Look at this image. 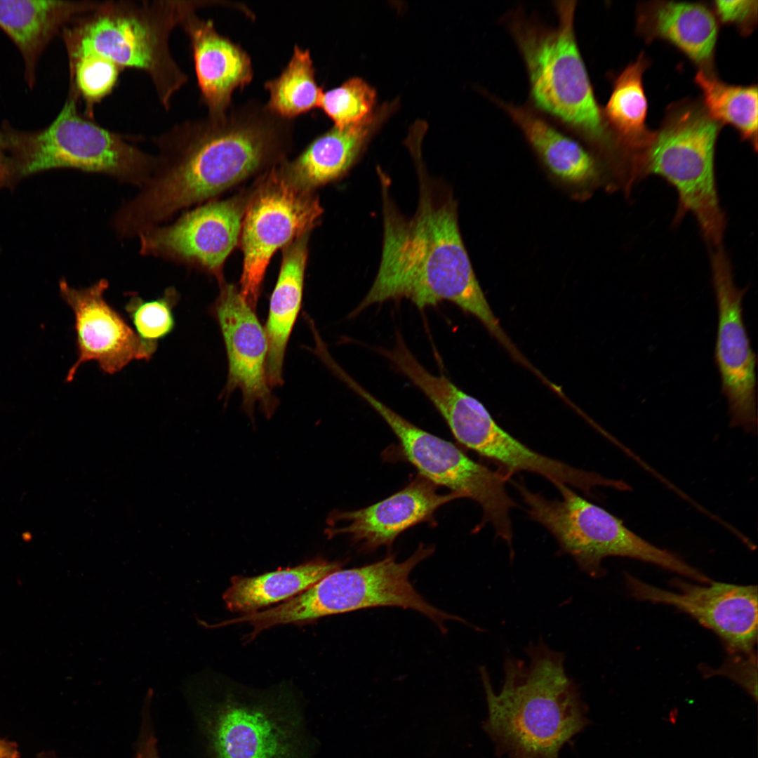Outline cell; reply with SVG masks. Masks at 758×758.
Returning a JSON list of instances; mask_svg holds the SVG:
<instances>
[{"label":"cell","mask_w":758,"mask_h":758,"mask_svg":"<svg viewBox=\"0 0 758 758\" xmlns=\"http://www.w3.org/2000/svg\"><path fill=\"white\" fill-rule=\"evenodd\" d=\"M292 121L251 100L175 125L155 137V168L139 193L119 208L121 225L139 234L281 164L292 142Z\"/></svg>","instance_id":"1"},{"label":"cell","mask_w":758,"mask_h":758,"mask_svg":"<svg viewBox=\"0 0 758 758\" xmlns=\"http://www.w3.org/2000/svg\"><path fill=\"white\" fill-rule=\"evenodd\" d=\"M419 197L407 218L390 193L388 176L378 168L381 193L383 240L380 261L366 295L350 313L355 317L374 304L406 298L419 309L450 301L477 318L507 348L512 343L486 299L465 248L457 203L444 183L427 173L420 149H413Z\"/></svg>","instance_id":"2"},{"label":"cell","mask_w":758,"mask_h":758,"mask_svg":"<svg viewBox=\"0 0 758 758\" xmlns=\"http://www.w3.org/2000/svg\"><path fill=\"white\" fill-rule=\"evenodd\" d=\"M528 663L508 658L499 693L479 668L488 705L484 724L500 754L508 758H559L561 747L589 724L564 656L542 641L526 649Z\"/></svg>","instance_id":"3"},{"label":"cell","mask_w":758,"mask_h":758,"mask_svg":"<svg viewBox=\"0 0 758 758\" xmlns=\"http://www.w3.org/2000/svg\"><path fill=\"white\" fill-rule=\"evenodd\" d=\"M558 23L547 26L521 9L505 22L527 71L535 109L613 160L619 153L596 100L574 29L576 1L555 2Z\"/></svg>","instance_id":"4"},{"label":"cell","mask_w":758,"mask_h":758,"mask_svg":"<svg viewBox=\"0 0 758 758\" xmlns=\"http://www.w3.org/2000/svg\"><path fill=\"white\" fill-rule=\"evenodd\" d=\"M200 1H98L77 17L65 32L69 59L86 53L102 55L121 69L136 68L148 74L166 110L188 77L169 48L173 29Z\"/></svg>","instance_id":"5"},{"label":"cell","mask_w":758,"mask_h":758,"mask_svg":"<svg viewBox=\"0 0 758 758\" xmlns=\"http://www.w3.org/2000/svg\"><path fill=\"white\" fill-rule=\"evenodd\" d=\"M209 679L201 720L211 758H313L315 742L292 686Z\"/></svg>","instance_id":"6"},{"label":"cell","mask_w":758,"mask_h":758,"mask_svg":"<svg viewBox=\"0 0 758 758\" xmlns=\"http://www.w3.org/2000/svg\"><path fill=\"white\" fill-rule=\"evenodd\" d=\"M529 517L547 529L560 550L593 578L605 574L603 560L622 557L648 562L700 583L710 578L673 552L641 538L606 510L583 498L570 486H554L561 499L550 500L513 481Z\"/></svg>","instance_id":"7"},{"label":"cell","mask_w":758,"mask_h":758,"mask_svg":"<svg viewBox=\"0 0 758 758\" xmlns=\"http://www.w3.org/2000/svg\"><path fill=\"white\" fill-rule=\"evenodd\" d=\"M69 96L53 122L37 133L10 138L9 161L13 181L53 168H74L109 175L142 185L153 173L156 157L78 112L77 93L72 85Z\"/></svg>","instance_id":"8"},{"label":"cell","mask_w":758,"mask_h":758,"mask_svg":"<svg viewBox=\"0 0 758 758\" xmlns=\"http://www.w3.org/2000/svg\"><path fill=\"white\" fill-rule=\"evenodd\" d=\"M719 124L703 107L683 102L672 107L654 133L642 162V176L659 175L679 197L678 215L690 212L706 240L720 246L725 230L714 178V148Z\"/></svg>","instance_id":"9"},{"label":"cell","mask_w":758,"mask_h":758,"mask_svg":"<svg viewBox=\"0 0 758 758\" xmlns=\"http://www.w3.org/2000/svg\"><path fill=\"white\" fill-rule=\"evenodd\" d=\"M345 383L365 400L389 425L397 437L405 459L419 474L437 486H443L461 498L480 505L483 517L477 532L490 524L495 533L512 547L513 530L510 511L517 506L506 489L511 477L470 458L453 443L418 427L387 406L351 376Z\"/></svg>","instance_id":"10"},{"label":"cell","mask_w":758,"mask_h":758,"mask_svg":"<svg viewBox=\"0 0 758 758\" xmlns=\"http://www.w3.org/2000/svg\"><path fill=\"white\" fill-rule=\"evenodd\" d=\"M434 552L433 545L421 543L402 562H397L394 555H388L368 565L332 571L286 601L281 606L283 616L289 624L303 625L330 615L395 606L420 612L446 633L445 620L467 622L429 604L408 580L412 570Z\"/></svg>","instance_id":"11"},{"label":"cell","mask_w":758,"mask_h":758,"mask_svg":"<svg viewBox=\"0 0 758 758\" xmlns=\"http://www.w3.org/2000/svg\"><path fill=\"white\" fill-rule=\"evenodd\" d=\"M322 213L319 197L293 186L277 166L249 191L239 239L244 260L239 289L253 309L273 254L310 232Z\"/></svg>","instance_id":"12"},{"label":"cell","mask_w":758,"mask_h":758,"mask_svg":"<svg viewBox=\"0 0 758 758\" xmlns=\"http://www.w3.org/2000/svg\"><path fill=\"white\" fill-rule=\"evenodd\" d=\"M716 248L711 258L718 317L714 359L730 426L753 433L757 426V358L743 317L747 288L736 286L726 254L721 246Z\"/></svg>","instance_id":"13"},{"label":"cell","mask_w":758,"mask_h":758,"mask_svg":"<svg viewBox=\"0 0 758 758\" xmlns=\"http://www.w3.org/2000/svg\"><path fill=\"white\" fill-rule=\"evenodd\" d=\"M249 191L211 201L182 215L167 226L143 232L140 253L192 267L224 282L225 260L239 241Z\"/></svg>","instance_id":"14"},{"label":"cell","mask_w":758,"mask_h":758,"mask_svg":"<svg viewBox=\"0 0 758 758\" xmlns=\"http://www.w3.org/2000/svg\"><path fill=\"white\" fill-rule=\"evenodd\" d=\"M630 594L637 599L670 605L712 630L730 654L754 653L757 637V587L711 581L706 585L672 580L667 591L625 575Z\"/></svg>","instance_id":"15"},{"label":"cell","mask_w":758,"mask_h":758,"mask_svg":"<svg viewBox=\"0 0 758 758\" xmlns=\"http://www.w3.org/2000/svg\"><path fill=\"white\" fill-rule=\"evenodd\" d=\"M109 287L101 279L82 288L71 287L65 279L59 281L60 294L74 315L77 358L69 369L65 382H72L80 368L96 361L105 373L114 374L135 360L148 361L157 344L144 342L126 319L105 298Z\"/></svg>","instance_id":"16"},{"label":"cell","mask_w":758,"mask_h":758,"mask_svg":"<svg viewBox=\"0 0 758 758\" xmlns=\"http://www.w3.org/2000/svg\"><path fill=\"white\" fill-rule=\"evenodd\" d=\"M210 308L218 323L228 359V377L223 394L235 389L242 393V408L253 420L255 404L270 418L278 405L267 377V339L255 310L237 286L225 281Z\"/></svg>","instance_id":"17"},{"label":"cell","mask_w":758,"mask_h":758,"mask_svg":"<svg viewBox=\"0 0 758 758\" xmlns=\"http://www.w3.org/2000/svg\"><path fill=\"white\" fill-rule=\"evenodd\" d=\"M437 485L418 474L399 491L368 507L351 511H334L327 523L328 538L349 535L359 550L371 552L381 546L389 549L404 531L418 524L434 522V514L444 505L460 496L441 494Z\"/></svg>","instance_id":"18"},{"label":"cell","mask_w":758,"mask_h":758,"mask_svg":"<svg viewBox=\"0 0 758 758\" xmlns=\"http://www.w3.org/2000/svg\"><path fill=\"white\" fill-rule=\"evenodd\" d=\"M189 38L202 101L209 115L225 114L232 98L253 78L250 56L239 45L218 33L211 20L188 14L180 25Z\"/></svg>","instance_id":"19"},{"label":"cell","mask_w":758,"mask_h":758,"mask_svg":"<svg viewBox=\"0 0 758 758\" xmlns=\"http://www.w3.org/2000/svg\"><path fill=\"white\" fill-rule=\"evenodd\" d=\"M383 112L347 127L333 126L315 138L295 159L282 161L279 171L293 186L309 192L340 180L359 159Z\"/></svg>","instance_id":"20"},{"label":"cell","mask_w":758,"mask_h":758,"mask_svg":"<svg viewBox=\"0 0 758 758\" xmlns=\"http://www.w3.org/2000/svg\"><path fill=\"white\" fill-rule=\"evenodd\" d=\"M649 64L646 57L641 53L628 65L614 81L611 94L603 109L625 175L632 184L641 177L643 157L654 136L646 125L648 106L642 81Z\"/></svg>","instance_id":"21"},{"label":"cell","mask_w":758,"mask_h":758,"mask_svg":"<svg viewBox=\"0 0 758 758\" xmlns=\"http://www.w3.org/2000/svg\"><path fill=\"white\" fill-rule=\"evenodd\" d=\"M637 29L648 41L662 39L710 70L718 35L712 12L698 3L653 1L639 7Z\"/></svg>","instance_id":"22"},{"label":"cell","mask_w":758,"mask_h":758,"mask_svg":"<svg viewBox=\"0 0 758 758\" xmlns=\"http://www.w3.org/2000/svg\"><path fill=\"white\" fill-rule=\"evenodd\" d=\"M489 97L512 119L545 167L557 178L573 185H587L598 180V163L579 142L535 109Z\"/></svg>","instance_id":"23"},{"label":"cell","mask_w":758,"mask_h":758,"mask_svg":"<svg viewBox=\"0 0 758 758\" xmlns=\"http://www.w3.org/2000/svg\"><path fill=\"white\" fill-rule=\"evenodd\" d=\"M310 232L284 248L278 279L270 300L265 326L267 339V377L271 388L283 384L288 341L300 310Z\"/></svg>","instance_id":"24"},{"label":"cell","mask_w":758,"mask_h":758,"mask_svg":"<svg viewBox=\"0 0 758 758\" xmlns=\"http://www.w3.org/2000/svg\"><path fill=\"white\" fill-rule=\"evenodd\" d=\"M343 563L316 558L292 568L253 577L230 579L222 598L233 613H248L272 604L286 601L304 592Z\"/></svg>","instance_id":"25"},{"label":"cell","mask_w":758,"mask_h":758,"mask_svg":"<svg viewBox=\"0 0 758 758\" xmlns=\"http://www.w3.org/2000/svg\"><path fill=\"white\" fill-rule=\"evenodd\" d=\"M98 1L0 0V27L21 51L27 65L59 28L92 9Z\"/></svg>","instance_id":"26"},{"label":"cell","mask_w":758,"mask_h":758,"mask_svg":"<svg viewBox=\"0 0 758 758\" xmlns=\"http://www.w3.org/2000/svg\"><path fill=\"white\" fill-rule=\"evenodd\" d=\"M264 87L269 94L268 109L290 121L319 108L324 92L317 82L310 51L297 45L281 74L267 81Z\"/></svg>","instance_id":"27"},{"label":"cell","mask_w":758,"mask_h":758,"mask_svg":"<svg viewBox=\"0 0 758 758\" xmlns=\"http://www.w3.org/2000/svg\"><path fill=\"white\" fill-rule=\"evenodd\" d=\"M695 82L702 92L704 109L718 124L733 126L742 138L757 146V87L734 86L717 78L710 70L700 69Z\"/></svg>","instance_id":"28"},{"label":"cell","mask_w":758,"mask_h":758,"mask_svg":"<svg viewBox=\"0 0 758 758\" xmlns=\"http://www.w3.org/2000/svg\"><path fill=\"white\" fill-rule=\"evenodd\" d=\"M179 299L180 294L174 287L167 288L161 297L151 300L131 296L125 310L139 338L157 344L168 336L175 328L173 310Z\"/></svg>","instance_id":"29"},{"label":"cell","mask_w":758,"mask_h":758,"mask_svg":"<svg viewBox=\"0 0 758 758\" xmlns=\"http://www.w3.org/2000/svg\"><path fill=\"white\" fill-rule=\"evenodd\" d=\"M69 60L72 84L86 102L88 117L92 118L94 105L112 93L122 69L109 59L93 53H83Z\"/></svg>","instance_id":"30"},{"label":"cell","mask_w":758,"mask_h":758,"mask_svg":"<svg viewBox=\"0 0 758 758\" xmlns=\"http://www.w3.org/2000/svg\"><path fill=\"white\" fill-rule=\"evenodd\" d=\"M375 91L359 78H352L340 86L323 92L320 109L334 124L344 128L357 124L372 114Z\"/></svg>","instance_id":"31"},{"label":"cell","mask_w":758,"mask_h":758,"mask_svg":"<svg viewBox=\"0 0 758 758\" xmlns=\"http://www.w3.org/2000/svg\"><path fill=\"white\" fill-rule=\"evenodd\" d=\"M718 669L701 668L703 675L710 677L723 675L740 685L754 700H757V657L754 653L747 654H731Z\"/></svg>","instance_id":"32"},{"label":"cell","mask_w":758,"mask_h":758,"mask_svg":"<svg viewBox=\"0 0 758 758\" xmlns=\"http://www.w3.org/2000/svg\"><path fill=\"white\" fill-rule=\"evenodd\" d=\"M714 7L721 21L736 26L743 34L752 32L757 24V1H715Z\"/></svg>","instance_id":"33"},{"label":"cell","mask_w":758,"mask_h":758,"mask_svg":"<svg viewBox=\"0 0 758 758\" xmlns=\"http://www.w3.org/2000/svg\"><path fill=\"white\" fill-rule=\"evenodd\" d=\"M134 758H160L154 736L149 735L145 738Z\"/></svg>","instance_id":"34"},{"label":"cell","mask_w":758,"mask_h":758,"mask_svg":"<svg viewBox=\"0 0 758 758\" xmlns=\"http://www.w3.org/2000/svg\"><path fill=\"white\" fill-rule=\"evenodd\" d=\"M0 758H20L17 744L0 739Z\"/></svg>","instance_id":"35"},{"label":"cell","mask_w":758,"mask_h":758,"mask_svg":"<svg viewBox=\"0 0 758 758\" xmlns=\"http://www.w3.org/2000/svg\"><path fill=\"white\" fill-rule=\"evenodd\" d=\"M13 182L8 161L0 157V186L11 185Z\"/></svg>","instance_id":"36"},{"label":"cell","mask_w":758,"mask_h":758,"mask_svg":"<svg viewBox=\"0 0 758 758\" xmlns=\"http://www.w3.org/2000/svg\"><path fill=\"white\" fill-rule=\"evenodd\" d=\"M38 758H53V757H51V756L47 754H44L42 755H40Z\"/></svg>","instance_id":"37"},{"label":"cell","mask_w":758,"mask_h":758,"mask_svg":"<svg viewBox=\"0 0 758 758\" xmlns=\"http://www.w3.org/2000/svg\"><path fill=\"white\" fill-rule=\"evenodd\" d=\"M0 146H1V144H0ZM0 157H1V156H0Z\"/></svg>","instance_id":"38"}]
</instances>
